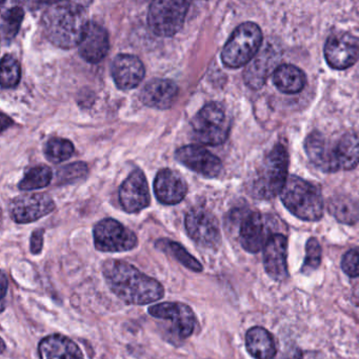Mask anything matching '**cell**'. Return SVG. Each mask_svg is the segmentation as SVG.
Wrapping results in <instances>:
<instances>
[{
	"label": "cell",
	"mask_w": 359,
	"mask_h": 359,
	"mask_svg": "<svg viewBox=\"0 0 359 359\" xmlns=\"http://www.w3.org/2000/svg\"><path fill=\"white\" fill-rule=\"evenodd\" d=\"M102 273L111 291L127 304L144 306L165 295V289L159 281L140 272L129 262L107 260Z\"/></svg>",
	"instance_id": "cell-1"
},
{
	"label": "cell",
	"mask_w": 359,
	"mask_h": 359,
	"mask_svg": "<svg viewBox=\"0 0 359 359\" xmlns=\"http://www.w3.org/2000/svg\"><path fill=\"white\" fill-rule=\"evenodd\" d=\"M304 150L315 167L329 173L353 170L359 163V137L354 134L332 140L320 132H313L304 140Z\"/></svg>",
	"instance_id": "cell-2"
},
{
	"label": "cell",
	"mask_w": 359,
	"mask_h": 359,
	"mask_svg": "<svg viewBox=\"0 0 359 359\" xmlns=\"http://www.w3.org/2000/svg\"><path fill=\"white\" fill-rule=\"evenodd\" d=\"M46 37L56 47L72 49L81 45L89 29L88 12L76 3H56L46 10L41 20Z\"/></svg>",
	"instance_id": "cell-3"
},
{
	"label": "cell",
	"mask_w": 359,
	"mask_h": 359,
	"mask_svg": "<svg viewBox=\"0 0 359 359\" xmlns=\"http://www.w3.org/2000/svg\"><path fill=\"white\" fill-rule=\"evenodd\" d=\"M285 207L299 219L317 222L323 215V199L318 187L290 176L280 193Z\"/></svg>",
	"instance_id": "cell-4"
},
{
	"label": "cell",
	"mask_w": 359,
	"mask_h": 359,
	"mask_svg": "<svg viewBox=\"0 0 359 359\" xmlns=\"http://www.w3.org/2000/svg\"><path fill=\"white\" fill-rule=\"evenodd\" d=\"M289 155L283 144H276L264 157L251 184V194L258 199H271L280 194L287 180Z\"/></svg>",
	"instance_id": "cell-5"
},
{
	"label": "cell",
	"mask_w": 359,
	"mask_h": 359,
	"mask_svg": "<svg viewBox=\"0 0 359 359\" xmlns=\"http://www.w3.org/2000/svg\"><path fill=\"white\" fill-rule=\"evenodd\" d=\"M262 32L258 25L245 22L237 27L222 52L224 66L238 69L251 62L259 52Z\"/></svg>",
	"instance_id": "cell-6"
},
{
	"label": "cell",
	"mask_w": 359,
	"mask_h": 359,
	"mask_svg": "<svg viewBox=\"0 0 359 359\" xmlns=\"http://www.w3.org/2000/svg\"><path fill=\"white\" fill-rule=\"evenodd\" d=\"M230 118L226 109L217 102L205 104L192 121L193 140L197 144L218 146L230 133Z\"/></svg>",
	"instance_id": "cell-7"
},
{
	"label": "cell",
	"mask_w": 359,
	"mask_h": 359,
	"mask_svg": "<svg viewBox=\"0 0 359 359\" xmlns=\"http://www.w3.org/2000/svg\"><path fill=\"white\" fill-rule=\"evenodd\" d=\"M190 3L175 0H159L151 4L148 12V24L158 36H173L182 29Z\"/></svg>",
	"instance_id": "cell-8"
},
{
	"label": "cell",
	"mask_w": 359,
	"mask_h": 359,
	"mask_svg": "<svg viewBox=\"0 0 359 359\" xmlns=\"http://www.w3.org/2000/svg\"><path fill=\"white\" fill-rule=\"evenodd\" d=\"M137 236L123 224L107 218L94 228V245L98 251L126 252L137 247Z\"/></svg>",
	"instance_id": "cell-9"
},
{
	"label": "cell",
	"mask_w": 359,
	"mask_h": 359,
	"mask_svg": "<svg viewBox=\"0 0 359 359\" xmlns=\"http://www.w3.org/2000/svg\"><path fill=\"white\" fill-rule=\"evenodd\" d=\"M184 226L189 236L201 247L216 249L222 243L217 219L205 208H194L189 211Z\"/></svg>",
	"instance_id": "cell-10"
},
{
	"label": "cell",
	"mask_w": 359,
	"mask_h": 359,
	"mask_svg": "<svg viewBox=\"0 0 359 359\" xmlns=\"http://www.w3.org/2000/svg\"><path fill=\"white\" fill-rule=\"evenodd\" d=\"M149 314L155 318L171 320L170 333L177 339H186L194 333L196 316L188 304L182 302H161L149 308Z\"/></svg>",
	"instance_id": "cell-11"
},
{
	"label": "cell",
	"mask_w": 359,
	"mask_h": 359,
	"mask_svg": "<svg viewBox=\"0 0 359 359\" xmlns=\"http://www.w3.org/2000/svg\"><path fill=\"white\" fill-rule=\"evenodd\" d=\"M274 219L259 212H252L241 220L239 241L241 247L250 253H257L264 249L274 233Z\"/></svg>",
	"instance_id": "cell-12"
},
{
	"label": "cell",
	"mask_w": 359,
	"mask_h": 359,
	"mask_svg": "<svg viewBox=\"0 0 359 359\" xmlns=\"http://www.w3.org/2000/svg\"><path fill=\"white\" fill-rule=\"evenodd\" d=\"M327 65L336 70H346L359 60V39L348 33H336L325 45Z\"/></svg>",
	"instance_id": "cell-13"
},
{
	"label": "cell",
	"mask_w": 359,
	"mask_h": 359,
	"mask_svg": "<svg viewBox=\"0 0 359 359\" xmlns=\"http://www.w3.org/2000/svg\"><path fill=\"white\" fill-rule=\"evenodd\" d=\"M54 209L55 203L49 195L25 194L11 201L9 213L18 224H30L45 217Z\"/></svg>",
	"instance_id": "cell-14"
},
{
	"label": "cell",
	"mask_w": 359,
	"mask_h": 359,
	"mask_svg": "<svg viewBox=\"0 0 359 359\" xmlns=\"http://www.w3.org/2000/svg\"><path fill=\"white\" fill-rule=\"evenodd\" d=\"M119 201L128 213H138L150 205L151 197L146 176L140 170L132 172L119 189Z\"/></svg>",
	"instance_id": "cell-15"
},
{
	"label": "cell",
	"mask_w": 359,
	"mask_h": 359,
	"mask_svg": "<svg viewBox=\"0 0 359 359\" xmlns=\"http://www.w3.org/2000/svg\"><path fill=\"white\" fill-rule=\"evenodd\" d=\"M175 157L184 167L205 177H216L222 172L220 159L196 144L182 147L176 151Z\"/></svg>",
	"instance_id": "cell-16"
},
{
	"label": "cell",
	"mask_w": 359,
	"mask_h": 359,
	"mask_svg": "<svg viewBox=\"0 0 359 359\" xmlns=\"http://www.w3.org/2000/svg\"><path fill=\"white\" fill-rule=\"evenodd\" d=\"M287 239L285 235H273L264 248V270L271 278L283 281L287 277Z\"/></svg>",
	"instance_id": "cell-17"
},
{
	"label": "cell",
	"mask_w": 359,
	"mask_h": 359,
	"mask_svg": "<svg viewBox=\"0 0 359 359\" xmlns=\"http://www.w3.org/2000/svg\"><path fill=\"white\" fill-rule=\"evenodd\" d=\"M113 79L121 90H132L144 79L146 70L140 58L130 54H121L113 60Z\"/></svg>",
	"instance_id": "cell-18"
},
{
	"label": "cell",
	"mask_w": 359,
	"mask_h": 359,
	"mask_svg": "<svg viewBox=\"0 0 359 359\" xmlns=\"http://www.w3.org/2000/svg\"><path fill=\"white\" fill-rule=\"evenodd\" d=\"M154 191L157 199L163 205H176L186 197L188 186L177 172L163 169L155 178Z\"/></svg>",
	"instance_id": "cell-19"
},
{
	"label": "cell",
	"mask_w": 359,
	"mask_h": 359,
	"mask_svg": "<svg viewBox=\"0 0 359 359\" xmlns=\"http://www.w3.org/2000/svg\"><path fill=\"white\" fill-rule=\"evenodd\" d=\"M79 54L91 64L102 62L110 49L108 31L97 24H90L89 29L79 46Z\"/></svg>",
	"instance_id": "cell-20"
},
{
	"label": "cell",
	"mask_w": 359,
	"mask_h": 359,
	"mask_svg": "<svg viewBox=\"0 0 359 359\" xmlns=\"http://www.w3.org/2000/svg\"><path fill=\"white\" fill-rule=\"evenodd\" d=\"M177 94L178 88L174 81L156 79L147 83L140 97L146 106L165 110L173 106Z\"/></svg>",
	"instance_id": "cell-21"
},
{
	"label": "cell",
	"mask_w": 359,
	"mask_h": 359,
	"mask_svg": "<svg viewBox=\"0 0 359 359\" xmlns=\"http://www.w3.org/2000/svg\"><path fill=\"white\" fill-rule=\"evenodd\" d=\"M41 359H85L79 346L60 334L47 336L39 346Z\"/></svg>",
	"instance_id": "cell-22"
},
{
	"label": "cell",
	"mask_w": 359,
	"mask_h": 359,
	"mask_svg": "<svg viewBox=\"0 0 359 359\" xmlns=\"http://www.w3.org/2000/svg\"><path fill=\"white\" fill-rule=\"evenodd\" d=\"M245 346L255 359H273L276 355L274 338L262 327H251L247 332Z\"/></svg>",
	"instance_id": "cell-23"
},
{
	"label": "cell",
	"mask_w": 359,
	"mask_h": 359,
	"mask_svg": "<svg viewBox=\"0 0 359 359\" xmlns=\"http://www.w3.org/2000/svg\"><path fill=\"white\" fill-rule=\"evenodd\" d=\"M275 53L273 50L264 48L256 57L248 65L245 71V83L252 89H260L266 83Z\"/></svg>",
	"instance_id": "cell-24"
},
{
	"label": "cell",
	"mask_w": 359,
	"mask_h": 359,
	"mask_svg": "<svg viewBox=\"0 0 359 359\" xmlns=\"http://www.w3.org/2000/svg\"><path fill=\"white\" fill-rule=\"evenodd\" d=\"M275 87L285 94L299 93L306 83L304 73L293 65H283L275 69L273 73Z\"/></svg>",
	"instance_id": "cell-25"
},
{
	"label": "cell",
	"mask_w": 359,
	"mask_h": 359,
	"mask_svg": "<svg viewBox=\"0 0 359 359\" xmlns=\"http://www.w3.org/2000/svg\"><path fill=\"white\" fill-rule=\"evenodd\" d=\"M329 210L330 213L342 224H354L359 222V199L339 195L331 198Z\"/></svg>",
	"instance_id": "cell-26"
},
{
	"label": "cell",
	"mask_w": 359,
	"mask_h": 359,
	"mask_svg": "<svg viewBox=\"0 0 359 359\" xmlns=\"http://www.w3.org/2000/svg\"><path fill=\"white\" fill-rule=\"evenodd\" d=\"M156 247L161 251L170 254L177 259L182 266H186L189 270L193 272H203V266L194 256L191 255L182 245L170 241V239H159L156 243Z\"/></svg>",
	"instance_id": "cell-27"
},
{
	"label": "cell",
	"mask_w": 359,
	"mask_h": 359,
	"mask_svg": "<svg viewBox=\"0 0 359 359\" xmlns=\"http://www.w3.org/2000/svg\"><path fill=\"white\" fill-rule=\"evenodd\" d=\"M51 169L47 165H37L25 174L20 180V189L22 191H32L45 188L51 182Z\"/></svg>",
	"instance_id": "cell-28"
},
{
	"label": "cell",
	"mask_w": 359,
	"mask_h": 359,
	"mask_svg": "<svg viewBox=\"0 0 359 359\" xmlns=\"http://www.w3.org/2000/svg\"><path fill=\"white\" fill-rule=\"evenodd\" d=\"M24 15L22 8H4L1 14V34L5 41H11L16 36L24 20Z\"/></svg>",
	"instance_id": "cell-29"
},
{
	"label": "cell",
	"mask_w": 359,
	"mask_h": 359,
	"mask_svg": "<svg viewBox=\"0 0 359 359\" xmlns=\"http://www.w3.org/2000/svg\"><path fill=\"white\" fill-rule=\"evenodd\" d=\"M74 154L72 142L64 138H51L45 146V155L52 163H62L68 161Z\"/></svg>",
	"instance_id": "cell-30"
},
{
	"label": "cell",
	"mask_w": 359,
	"mask_h": 359,
	"mask_svg": "<svg viewBox=\"0 0 359 359\" xmlns=\"http://www.w3.org/2000/svg\"><path fill=\"white\" fill-rule=\"evenodd\" d=\"M20 81V66L14 56L5 55L1 60V86L3 88H14Z\"/></svg>",
	"instance_id": "cell-31"
},
{
	"label": "cell",
	"mask_w": 359,
	"mask_h": 359,
	"mask_svg": "<svg viewBox=\"0 0 359 359\" xmlns=\"http://www.w3.org/2000/svg\"><path fill=\"white\" fill-rule=\"evenodd\" d=\"M320 243L316 238L312 237L306 241V257H304V264H302V272L308 275L314 272L319 268L321 262Z\"/></svg>",
	"instance_id": "cell-32"
},
{
	"label": "cell",
	"mask_w": 359,
	"mask_h": 359,
	"mask_svg": "<svg viewBox=\"0 0 359 359\" xmlns=\"http://www.w3.org/2000/svg\"><path fill=\"white\" fill-rule=\"evenodd\" d=\"M88 165L83 163H74L65 165L57 172V184H72L87 176Z\"/></svg>",
	"instance_id": "cell-33"
},
{
	"label": "cell",
	"mask_w": 359,
	"mask_h": 359,
	"mask_svg": "<svg viewBox=\"0 0 359 359\" xmlns=\"http://www.w3.org/2000/svg\"><path fill=\"white\" fill-rule=\"evenodd\" d=\"M341 269L348 276H359V248L348 250L341 260Z\"/></svg>",
	"instance_id": "cell-34"
},
{
	"label": "cell",
	"mask_w": 359,
	"mask_h": 359,
	"mask_svg": "<svg viewBox=\"0 0 359 359\" xmlns=\"http://www.w3.org/2000/svg\"><path fill=\"white\" fill-rule=\"evenodd\" d=\"M43 233L45 231L39 229V230L33 232L32 237H31V253L37 255L41 253L43 247Z\"/></svg>",
	"instance_id": "cell-35"
},
{
	"label": "cell",
	"mask_w": 359,
	"mask_h": 359,
	"mask_svg": "<svg viewBox=\"0 0 359 359\" xmlns=\"http://www.w3.org/2000/svg\"><path fill=\"white\" fill-rule=\"evenodd\" d=\"M279 359H302V351L298 348L292 346V348L285 350V352L281 355Z\"/></svg>",
	"instance_id": "cell-36"
},
{
	"label": "cell",
	"mask_w": 359,
	"mask_h": 359,
	"mask_svg": "<svg viewBox=\"0 0 359 359\" xmlns=\"http://www.w3.org/2000/svg\"><path fill=\"white\" fill-rule=\"evenodd\" d=\"M351 299H352L353 306H354L355 310L357 311L359 316V285H356V287H354V290H353L352 297H351Z\"/></svg>",
	"instance_id": "cell-37"
},
{
	"label": "cell",
	"mask_w": 359,
	"mask_h": 359,
	"mask_svg": "<svg viewBox=\"0 0 359 359\" xmlns=\"http://www.w3.org/2000/svg\"><path fill=\"white\" fill-rule=\"evenodd\" d=\"M7 277H6L5 273L1 275V290H3V300H5L6 294H7Z\"/></svg>",
	"instance_id": "cell-38"
}]
</instances>
